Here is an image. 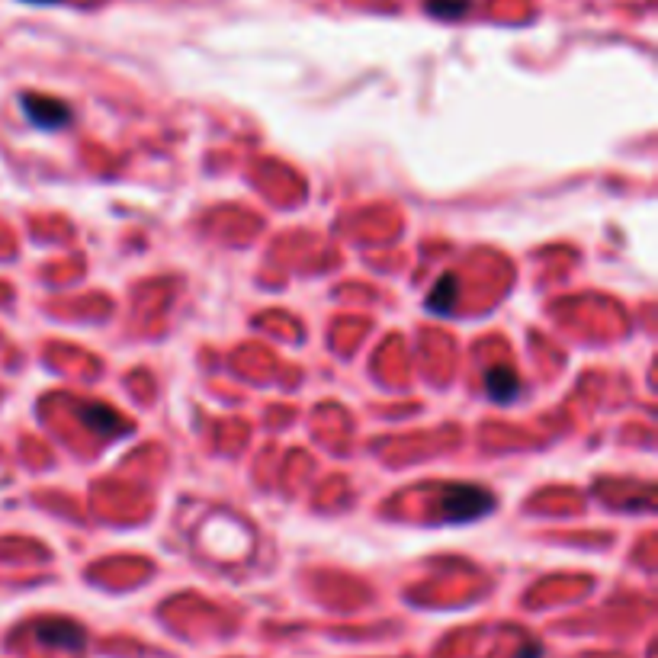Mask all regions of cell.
Masks as SVG:
<instances>
[{
	"label": "cell",
	"mask_w": 658,
	"mask_h": 658,
	"mask_svg": "<svg viewBox=\"0 0 658 658\" xmlns=\"http://www.w3.org/2000/svg\"><path fill=\"white\" fill-rule=\"evenodd\" d=\"M495 498L485 492V488H476V485H453L447 492V501H443V508H447V520H456V524H463V520H476L479 514L492 511Z\"/></svg>",
	"instance_id": "cell-1"
},
{
	"label": "cell",
	"mask_w": 658,
	"mask_h": 658,
	"mask_svg": "<svg viewBox=\"0 0 658 658\" xmlns=\"http://www.w3.org/2000/svg\"><path fill=\"white\" fill-rule=\"evenodd\" d=\"M23 110L29 122H36L42 129H58L68 122V106H61L58 100L49 97H23Z\"/></svg>",
	"instance_id": "cell-2"
},
{
	"label": "cell",
	"mask_w": 658,
	"mask_h": 658,
	"mask_svg": "<svg viewBox=\"0 0 658 658\" xmlns=\"http://www.w3.org/2000/svg\"><path fill=\"white\" fill-rule=\"evenodd\" d=\"M39 639L49 642V646H65V649H81L84 646V633L74 623H42L39 626Z\"/></svg>",
	"instance_id": "cell-3"
},
{
	"label": "cell",
	"mask_w": 658,
	"mask_h": 658,
	"mask_svg": "<svg viewBox=\"0 0 658 658\" xmlns=\"http://www.w3.org/2000/svg\"><path fill=\"white\" fill-rule=\"evenodd\" d=\"M485 389L492 399L498 402H514L520 395V382L511 370H504V366H495V370L485 373Z\"/></svg>",
	"instance_id": "cell-4"
},
{
	"label": "cell",
	"mask_w": 658,
	"mask_h": 658,
	"mask_svg": "<svg viewBox=\"0 0 658 658\" xmlns=\"http://www.w3.org/2000/svg\"><path fill=\"white\" fill-rule=\"evenodd\" d=\"M84 418H87V424L94 427V431H100V434H116V427H119V418L113 415L110 408H84Z\"/></svg>",
	"instance_id": "cell-5"
},
{
	"label": "cell",
	"mask_w": 658,
	"mask_h": 658,
	"mask_svg": "<svg viewBox=\"0 0 658 658\" xmlns=\"http://www.w3.org/2000/svg\"><path fill=\"white\" fill-rule=\"evenodd\" d=\"M466 10H469V0H427V13H434L440 20L463 17Z\"/></svg>",
	"instance_id": "cell-6"
},
{
	"label": "cell",
	"mask_w": 658,
	"mask_h": 658,
	"mask_svg": "<svg viewBox=\"0 0 658 658\" xmlns=\"http://www.w3.org/2000/svg\"><path fill=\"white\" fill-rule=\"evenodd\" d=\"M450 289H456V280H453V277H443L440 286L434 289V296H431V309H434V312H440V315L450 312V302H453V299L447 296Z\"/></svg>",
	"instance_id": "cell-7"
}]
</instances>
